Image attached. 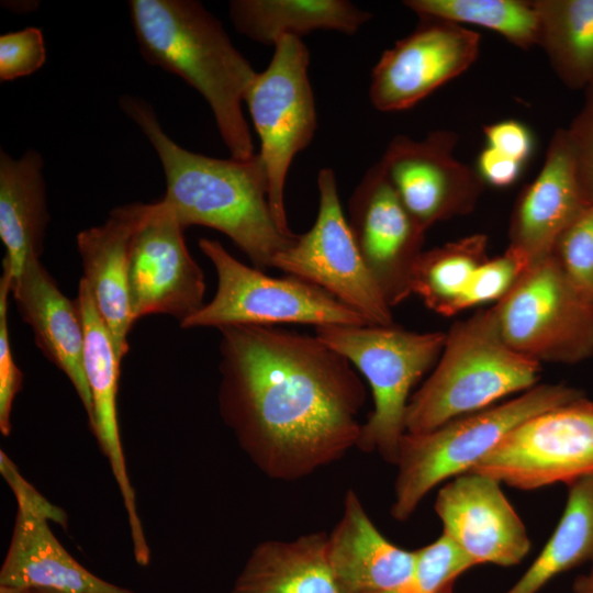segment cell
<instances>
[{
	"label": "cell",
	"mask_w": 593,
	"mask_h": 593,
	"mask_svg": "<svg viewBox=\"0 0 593 593\" xmlns=\"http://www.w3.org/2000/svg\"><path fill=\"white\" fill-rule=\"evenodd\" d=\"M315 336L343 355L367 379L373 410L362 424L357 448L377 451L396 465L410 393L438 360L446 333H417L379 325H323Z\"/></svg>",
	"instance_id": "cell-6"
},
{
	"label": "cell",
	"mask_w": 593,
	"mask_h": 593,
	"mask_svg": "<svg viewBox=\"0 0 593 593\" xmlns=\"http://www.w3.org/2000/svg\"><path fill=\"white\" fill-rule=\"evenodd\" d=\"M328 535L258 544L230 593H339L327 556Z\"/></svg>",
	"instance_id": "cell-24"
},
{
	"label": "cell",
	"mask_w": 593,
	"mask_h": 593,
	"mask_svg": "<svg viewBox=\"0 0 593 593\" xmlns=\"http://www.w3.org/2000/svg\"><path fill=\"white\" fill-rule=\"evenodd\" d=\"M128 8L144 59L204 98L232 158H251L255 148L242 104L257 72L220 21L192 0H131Z\"/></svg>",
	"instance_id": "cell-3"
},
{
	"label": "cell",
	"mask_w": 593,
	"mask_h": 593,
	"mask_svg": "<svg viewBox=\"0 0 593 593\" xmlns=\"http://www.w3.org/2000/svg\"><path fill=\"white\" fill-rule=\"evenodd\" d=\"M494 310L504 342L525 357L575 363L593 355V307L555 254L534 264Z\"/></svg>",
	"instance_id": "cell-9"
},
{
	"label": "cell",
	"mask_w": 593,
	"mask_h": 593,
	"mask_svg": "<svg viewBox=\"0 0 593 593\" xmlns=\"http://www.w3.org/2000/svg\"><path fill=\"white\" fill-rule=\"evenodd\" d=\"M317 188L318 211L313 226L273 258L272 268L326 290L367 325H394L391 307L355 244L333 169L318 171Z\"/></svg>",
	"instance_id": "cell-10"
},
{
	"label": "cell",
	"mask_w": 593,
	"mask_h": 593,
	"mask_svg": "<svg viewBox=\"0 0 593 593\" xmlns=\"http://www.w3.org/2000/svg\"><path fill=\"white\" fill-rule=\"evenodd\" d=\"M183 231L161 201L143 203L128 247V290L135 322L166 314L181 323L204 305V276L187 248Z\"/></svg>",
	"instance_id": "cell-12"
},
{
	"label": "cell",
	"mask_w": 593,
	"mask_h": 593,
	"mask_svg": "<svg viewBox=\"0 0 593 593\" xmlns=\"http://www.w3.org/2000/svg\"><path fill=\"white\" fill-rule=\"evenodd\" d=\"M217 287L213 298L180 323L181 328L275 324L367 325L365 320L321 287L295 276L270 277L234 258L219 240L200 238Z\"/></svg>",
	"instance_id": "cell-7"
},
{
	"label": "cell",
	"mask_w": 593,
	"mask_h": 593,
	"mask_svg": "<svg viewBox=\"0 0 593 593\" xmlns=\"http://www.w3.org/2000/svg\"><path fill=\"white\" fill-rule=\"evenodd\" d=\"M486 236L473 234L422 254L411 275V293L437 314H456V304L486 259Z\"/></svg>",
	"instance_id": "cell-28"
},
{
	"label": "cell",
	"mask_w": 593,
	"mask_h": 593,
	"mask_svg": "<svg viewBox=\"0 0 593 593\" xmlns=\"http://www.w3.org/2000/svg\"><path fill=\"white\" fill-rule=\"evenodd\" d=\"M327 556L339 593L394 589L411 577L415 564V551L390 542L353 490H347L343 515L328 535Z\"/></svg>",
	"instance_id": "cell-22"
},
{
	"label": "cell",
	"mask_w": 593,
	"mask_h": 593,
	"mask_svg": "<svg viewBox=\"0 0 593 593\" xmlns=\"http://www.w3.org/2000/svg\"><path fill=\"white\" fill-rule=\"evenodd\" d=\"M553 254L571 284L593 307V204L562 233Z\"/></svg>",
	"instance_id": "cell-31"
},
{
	"label": "cell",
	"mask_w": 593,
	"mask_h": 593,
	"mask_svg": "<svg viewBox=\"0 0 593 593\" xmlns=\"http://www.w3.org/2000/svg\"><path fill=\"white\" fill-rule=\"evenodd\" d=\"M538 46L570 89L593 83V0H535Z\"/></svg>",
	"instance_id": "cell-26"
},
{
	"label": "cell",
	"mask_w": 593,
	"mask_h": 593,
	"mask_svg": "<svg viewBox=\"0 0 593 593\" xmlns=\"http://www.w3.org/2000/svg\"><path fill=\"white\" fill-rule=\"evenodd\" d=\"M143 203L115 208L107 221L77 235L83 277L96 309L109 329L122 360L135 323L128 290V247Z\"/></svg>",
	"instance_id": "cell-21"
},
{
	"label": "cell",
	"mask_w": 593,
	"mask_h": 593,
	"mask_svg": "<svg viewBox=\"0 0 593 593\" xmlns=\"http://www.w3.org/2000/svg\"><path fill=\"white\" fill-rule=\"evenodd\" d=\"M470 472L521 490L593 473V402L588 398L521 423Z\"/></svg>",
	"instance_id": "cell-11"
},
{
	"label": "cell",
	"mask_w": 593,
	"mask_h": 593,
	"mask_svg": "<svg viewBox=\"0 0 593 593\" xmlns=\"http://www.w3.org/2000/svg\"><path fill=\"white\" fill-rule=\"evenodd\" d=\"M458 136L446 130L415 141L396 135L379 160L402 203L426 231L436 222L469 213L484 182L475 168L454 156Z\"/></svg>",
	"instance_id": "cell-13"
},
{
	"label": "cell",
	"mask_w": 593,
	"mask_h": 593,
	"mask_svg": "<svg viewBox=\"0 0 593 593\" xmlns=\"http://www.w3.org/2000/svg\"><path fill=\"white\" fill-rule=\"evenodd\" d=\"M589 205L567 131L558 128L549 142L541 169L517 198L508 246L533 266L553 254L562 233Z\"/></svg>",
	"instance_id": "cell-19"
},
{
	"label": "cell",
	"mask_w": 593,
	"mask_h": 593,
	"mask_svg": "<svg viewBox=\"0 0 593 593\" xmlns=\"http://www.w3.org/2000/svg\"><path fill=\"white\" fill-rule=\"evenodd\" d=\"M18 512L0 569V585L64 593H135L110 583L81 566L61 546L48 522L66 527V513L23 477L11 484Z\"/></svg>",
	"instance_id": "cell-16"
},
{
	"label": "cell",
	"mask_w": 593,
	"mask_h": 593,
	"mask_svg": "<svg viewBox=\"0 0 593 593\" xmlns=\"http://www.w3.org/2000/svg\"><path fill=\"white\" fill-rule=\"evenodd\" d=\"M348 224L360 256L390 307L411 295L413 266L425 231L406 210L380 163L370 167L348 203Z\"/></svg>",
	"instance_id": "cell-15"
},
{
	"label": "cell",
	"mask_w": 593,
	"mask_h": 593,
	"mask_svg": "<svg viewBox=\"0 0 593 593\" xmlns=\"http://www.w3.org/2000/svg\"><path fill=\"white\" fill-rule=\"evenodd\" d=\"M523 165L486 146L479 154L475 169L484 183L495 188H506L519 178Z\"/></svg>",
	"instance_id": "cell-37"
},
{
	"label": "cell",
	"mask_w": 593,
	"mask_h": 593,
	"mask_svg": "<svg viewBox=\"0 0 593 593\" xmlns=\"http://www.w3.org/2000/svg\"><path fill=\"white\" fill-rule=\"evenodd\" d=\"M120 104L155 148L166 178L160 201L180 224L216 230L228 236L255 268H272L273 258L291 246L298 234L284 231L271 211L259 155L238 160L187 150L164 132L147 102L126 96Z\"/></svg>",
	"instance_id": "cell-2"
},
{
	"label": "cell",
	"mask_w": 593,
	"mask_h": 593,
	"mask_svg": "<svg viewBox=\"0 0 593 593\" xmlns=\"http://www.w3.org/2000/svg\"><path fill=\"white\" fill-rule=\"evenodd\" d=\"M219 331L220 413L262 473L299 480L357 447L366 388L343 355L275 326Z\"/></svg>",
	"instance_id": "cell-1"
},
{
	"label": "cell",
	"mask_w": 593,
	"mask_h": 593,
	"mask_svg": "<svg viewBox=\"0 0 593 593\" xmlns=\"http://www.w3.org/2000/svg\"><path fill=\"white\" fill-rule=\"evenodd\" d=\"M474 563L446 534L415 550L411 577L401 585L373 593H445L461 573Z\"/></svg>",
	"instance_id": "cell-30"
},
{
	"label": "cell",
	"mask_w": 593,
	"mask_h": 593,
	"mask_svg": "<svg viewBox=\"0 0 593 593\" xmlns=\"http://www.w3.org/2000/svg\"><path fill=\"white\" fill-rule=\"evenodd\" d=\"M32 593H64L59 591L54 590H37V589H31Z\"/></svg>",
	"instance_id": "cell-40"
},
{
	"label": "cell",
	"mask_w": 593,
	"mask_h": 593,
	"mask_svg": "<svg viewBox=\"0 0 593 593\" xmlns=\"http://www.w3.org/2000/svg\"><path fill=\"white\" fill-rule=\"evenodd\" d=\"M77 303L85 327L83 369L92 400L90 428L108 458L127 513L136 562L146 566L150 550L137 512L121 443L118 421V391L121 361L109 329L99 315L87 283L81 278Z\"/></svg>",
	"instance_id": "cell-18"
},
{
	"label": "cell",
	"mask_w": 593,
	"mask_h": 593,
	"mask_svg": "<svg viewBox=\"0 0 593 593\" xmlns=\"http://www.w3.org/2000/svg\"><path fill=\"white\" fill-rule=\"evenodd\" d=\"M566 384H542L507 402L458 417L400 441L391 515L406 521L437 484L470 472L516 426L539 413L585 399Z\"/></svg>",
	"instance_id": "cell-5"
},
{
	"label": "cell",
	"mask_w": 593,
	"mask_h": 593,
	"mask_svg": "<svg viewBox=\"0 0 593 593\" xmlns=\"http://www.w3.org/2000/svg\"><path fill=\"white\" fill-rule=\"evenodd\" d=\"M46 59L40 29L26 27L0 37V79L13 80L40 69Z\"/></svg>",
	"instance_id": "cell-34"
},
{
	"label": "cell",
	"mask_w": 593,
	"mask_h": 593,
	"mask_svg": "<svg viewBox=\"0 0 593 593\" xmlns=\"http://www.w3.org/2000/svg\"><path fill=\"white\" fill-rule=\"evenodd\" d=\"M403 4L419 19L479 25L501 34L523 49L538 45L539 24L533 1L406 0Z\"/></svg>",
	"instance_id": "cell-29"
},
{
	"label": "cell",
	"mask_w": 593,
	"mask_h": 593,
	"mask_svg": "<svg viewBox=\"0 0 593 593\" xmlns=\"http://www.w3.org/2000/svg\"><path fill=\"white\" fill-rule=\"evenodd\" d=\"M572 593H593V568L588 573L577 577Z\"/></svg>",
	"instance_id": "cell-38"
},
{
	"label": "cell",
	"mask_w": 593,
	"mask_h": 593,
	"mask_svg": "<svg viewBox=\"0 0 593 593\" xmlns=\"http://www.w3.org/2000/svg\"><path fill=\"white\" fill-rule=\"evenodd\" d=\"M49 214L43 159L30 149L14 159L0 154V238L2 261L16 276L30 259H40Z\"/></svg>",
	"instance_id": "cell-23"
},
{
	"label": "cell",
	"mask_w": 593,
	"mask_h": 593,
	"mask_svg": "<svg viewBox=\"0 0 593 593\" xmlns=\"http://www.w3.org/2000/svg\"><path fill=\"white\" fill-rule=\"evenodd\" d=\"M488 146L522 164L532 155L534 141L527 126L516 120H503L485 125Z\"/></svg>",
	"instance_id": "cell-36"
},
{
	"label": "cell",
	"mask_w": 593,
	"mask_h": 593,
	"mask_svg": "<svg viewBox=\"0 0 593 593\" xmlns=\"http://www.w3.org/2000/svg\"><path fill=\"white\" fill-rule=\"evenodd\" d=\"M267 68L257 72L244 102L260 141L258 153L268 178V200L278 224L291 232L284 186L294 157L312 142L316 109L309 79L310 54L300 37L283 35L273 44Z\"/></svg>",
	"instance_id": "cell-8"
},
{
	"label": "cell",
	"mask_w": 593,
	"mask_h": 593,
	"mask_svg": "<svg viewBox=\"0 0 593 593\" xmlns=\"http://www.w3.org/2000/svg\"><path fill=\"white\" fill-rule=\"evenodd\" d=\"M540 362L504 342L494 306L452 325L438 362L411 396L405 429L422 434L535 387Z\"/></svg>",
	"instance_id": "cell-4"
},
{
	"label": "cell",
	"mask_w": 593,
	"mask_h": 593,
	"mask_svg": "<svg viewBox=\"0 0 593 593\" xmlns=\"http://www.w3.org/2000/svg\"><path fill=\"white\" fill-rule=\"evenodd\" d=\"M11 292L37 347L69 379L90 421L92 400L83 369L85 327L77 300L71 301L60 291L40 259L27 260L12 277Z\"/></svg>",
	"instance_id": "cell-20"
},
{
	"label": "cell",
	"mask_w": 593,
	"mask_h": 593,
	"mask_svg": "<svg viewBox=\"0 0 593 593\" xmlns=\"http://www.w3.org/2000/svg\"><path fill=\"white\" fill-rule=\"evenodd\" d=\"M532 267L528 259L512 247L478 267L456 304V313L471 306L500 301Z\"/></svg>",
	"instance_id": "cell-32"
},
{
	"label": "cell",
	"mask_w": 593,
	"mask_h": 593,
	"mask_svg": "<svg viewBox=\"0 0 593 593\" xmlns=\"http://www.w3.org/2000/svg\"><path fill=\"white\" fill-rule=\"evenodd\" d=\"M230 16L240 34L273 45L283 35L301 38L317 30L355 34L371 13L347 0H234Z\"/></svg>",
	"instance_id": "cell-25"
},
{
	"label": "cell",
	"mask_w": 593,
	"mask_h": 593,
	"mask_svg": "<svg viewBox=\"0 0 593 593\" xmlns=\"http://www.w3.org/2000/svg\"><path fill=\"white\" fill-rule=\"evenodd\" d=\"M12 277L10 266L2 261L0 277V430L4 436L11 432L13 401L23 383V373L14 361L9 336L8 299L11 292Z\"/></svg>",
	"instance_id": "cell-33"
},
{
	"label": "cell",
	"mask_w": 593,
	"mask_h": 593,
	"mask_svg": "<svg viewBox=\"0 0 593 593\" xmlns=\"http://www.w3.org/2000/svg\"><path fill=\"white\" fill-rule=\"evenodd\" d=\"M0 593H32L31 589H20L0 585Z\"/></svg>",
	"instance_id": "cell-39"
},
{
	"label": "cell",
	"mask_w": 593,
	"mask_h": 593,
	"mask_svg": "<svg viewBox=\"0 0 593 593\" xmlns=\"http://www.w3.org/2000/svg\"><path fill=\"white\" fill-rule=\"evenodd\" d=\"M593 560V473L568 484L561 518L527 571L506 593H537L558 574Z\"/></svg>",
	"instance_id": "cell-27"
},
{
	"label": "cell",
	"mask_w": 593,
	"mask_h": 593,
	"mask_svg": "<svg viewBox=\"0 0 593 593\" xmlns=\"http://www.w3.org/2000/svg\"><path fill=\"white\" fill-rule=\"evenodd\" d=\"M480 34L435 19L384 51L372 69L369 98L382 112L410 109L465 72L478 58Z\"/></svg>",
	"instance_id": "cell-14"
},
{
	"label": "cell",
	"mask_w": 593,
	"mask_h": 593,
	"mask_svg": "<svg viewBox=\"0 0 593 593\" xmlns=\"http://www.w3.org/2000/svg\"><path fill=\"white\" fill-rule=\"evenodd\" d=\"M578 179L589 204H593V83L584 89V102L566 128Z\"/></svg>",
	"instance_id": "cell-35"
},
{
	"label": "cell",
	"mask_w": 593,
	"mask_h": 593,
	"mask_svg": "<svg viewBox=\"0 0 593 593\" xmlns=\"http://www.w3.org/2000/svg\"><path fill=\"white\" fill-rule=\"evenodd\" d=\"M500 484L489 475L467 472L446 483L436 496L443 533L474 566H514L530 549L526 528Z\"/></svg>",
	"instance_id": "cell-17"
}]
</instances>
